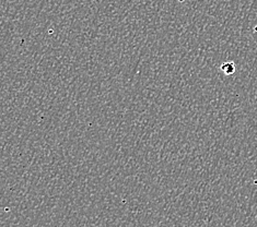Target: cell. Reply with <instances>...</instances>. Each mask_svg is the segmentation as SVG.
<instances>
[{
    "mask_svg": "<svg viewBox=\"0 0 257 227\" xmlns=\"http://www.w3.org/2000/svg\"><path fill=\"white\" fill-rule=\"evenodd\" d=\"M221 71L226 76L233 75L235 72V65L232 61H225L221 65Z\"/></svg>",
    "mask_w": 257,
    "mask_h": 227,
    "instance_id": "cell-1",
    "label": "cell"
},
{
    "mask_svg": "<svg viewBox=\"0 0 257 227\" xmlns=\"http://www.w3.org/2000/svg\"><path fill=\"white\" fill-rule=\"evenodd\" d=\"M177 2H180V3H184L185 0H177Z\"/></svg>",
    "mask_w": 257,
    "mask_h": 227,
    "instance_id": "cell-2",
    "label": "cell"
}]
</instances>
